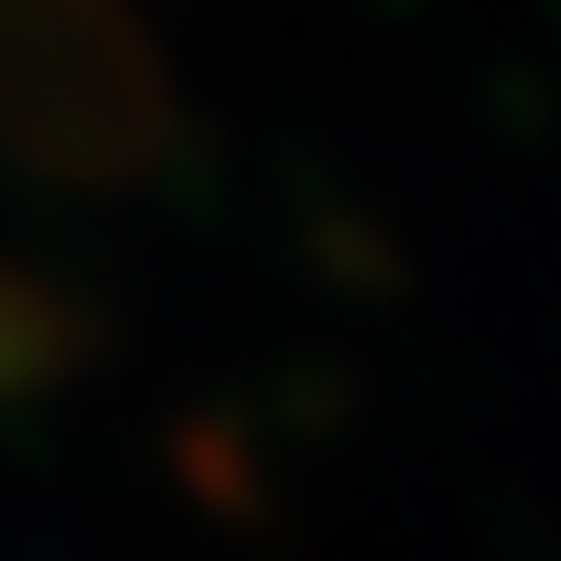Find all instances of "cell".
Instances as JSON below:
<instances>
[{"instance_id":"obj_1","label":"cell","mask_w":561,"mask_h":561,"mask_svg":"<svg viewBox=\"0 0 561 561\" xmlns=\"http://www.w3.org/2000/svg\"><path fill=\"white\" fill-rule=\"evenodd\" d=\"M0 151L87 195L173 151V87L130 0H0Z\"/></svg>"}]
</instances>
